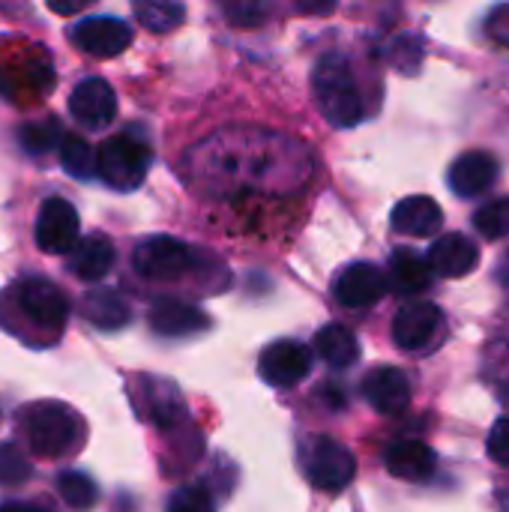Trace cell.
<instances>
[{
    "label": "cell",
    "instance_id": "6da1fadb",
    "mask_svg": "<svg viewBox=\"0 0 509 512\" xmlns=\"http://www.w3.org/2000/svg\"><path fill=\"white\" fill-rule=\"evenodd\" d=\"M18 429L39 459H63L84 444V420L63 402H33L18 411Z\"/></svg>",
    "mask_w": 509,
    "mask_h": 512
},
{
    "label": "cell",
    "instance_id": "7a4b0ae2",
    "mask_svg": "<svg viewBox=\"0 0 509 512\" xmlns=\"http://www.w3.org/2000/svg\"><path fill=\"white\" fill-rule=\"evenodd\" d=\"M312 87H315L321 114L333 126L351 129L363 120V96L357 90L351 63L342 54L321 57V63L315 66V75H312Z\"/></svg>",
    "mask_w": 509,
    "mask_h": 512
},
{
    "label": "cell",
    "instance_id": "3957f363",
    "mask_svg": "<svg viewBox=\"0 0 509 512\" xmlns=\"http://www.w3.org/2000/svg\"><path fill=\"white\" fill-rule=\"evenodd\" d=\"M6 300H9V309L33 333H42L51 342L63 333V327L69 321V300L51 279H42V276L18 279L12 285V291L6 294Z\"/></svg>",
    "mask_w": 509,
    "mask_h": 512
},
{
    "label": "cell",
    "instance_id": "277c9868",
    "mask_svg": "<svg viewBox=\"0 0 509 512\" xmlns=\"http://www.w3.org/2000/svg\"><path fill=\"white\" fill-rule=\"evenodd\" d=\"M153 165V150L135 132H117L102 141L96 153V174L105 186L117 192H132L147 180Z\"/></svg>",
    "mask_w": 509,
    "mask_h": 512
},
{
    "label": "cell",
    "instance_id": "5b68a950",
    "mask_svg": "<svg viewBox=\"0 0 509 512\" xmlns=\"http://www.w3.org/2000/svg\"><path fill=\"white\" fill-rule=\"evenodd\" d=\"M132 267L141 279L150 282H174L195 270V249L177 237L153 234L144 237L132 252Z\"/></svg>",
    "mask_w": 509,
    "mask_h": 512
},
{
    "label": "cell",
    "instance_id": "8992f818",
    "mask_svg": "<svg viewBox=\"0 0 509 512\" xmlns=\"http://www.w3.org/2000/svg\"><path fill=\"white\" fill-rule=\"evenodd\" d=\"M303 471L318 492H342L351 486L357 474V462L345 444L333 438H315L303 459Z\"/></svg>",
    "mask_w": 509,
    "mask_h": 512
},
{
    "label": "cell",
    "instance_id": "52a82bcc",
    "mask_svg": "<svg viewBox=\"0 0 509 512\" xmlns=\"http://www.w3.org/2000/svg\"><path fill=\"white\" fill-rule=\"evenodd\" d=\"M309 372H312V351L303 342L279 339L261 351L258 375H261V381H267L276 390L297 387L303 378H309Z\"/></svg>",
    "mask_w": 509,
    "mask_h": 512
},
{
    "label": "cell",
    "instance_id": "ba28073f",
    "mask_svg": "<svg viewBox=\"0 0 509 512\" xmlns=\"http://www.w3.org/2000/svg\"><path fill=\"white\" fill-rule=\"evenodd\" d=\"M78 231H81L78 213H75V207L66 198H48L39 207L33 237H36V246L42 252H48V255H69L75 249V243H78Z\"/></svg>",
    "mask_w": 509,
    "mask_h": 512
},
{
    "label": "cell",
    "instance_id": "9c48e42d",
    "mask_svg": "<svg viewBox=\"0 0 509 512\" xmlns=\"http://www.w3.org/2000/svg\"><path fill=\"white\" fill-rule=\"evenodd\" d=\"M141 393H132V402L138 408V417L150 420L162 432H177V426L186 420V405L174 381L165 378H141Z\"/></svg>",
    "mask_w": 509,
    "mask_h": 512
},
{
    "label": "cell",
    "instance_id": "30bf717a",
    "mask_svg": "<svg viewBox=\"0 0 509 512\" xmlns=\"http://www.w3.org/2000/svg\"><path fill=\"white\" fill-rule=\"evenodd\" d=\"M69 39L90 57H117L132 45V27L117 15H96L78 21L69 30Z\"/></svg>",
    "mask_w": 509,
    "mask_h": 512
},
{
    "label": "cell",
    "instance_id": "8fae6325",
    "mask_svg": "<svg viewBox=\"0 0 509 512\" xmlns=\"http://www.w3.org/2000/svg\"><path fill=\"white\" fill-rule=\"evenodd\" d=\"M387 276L375 264H348L336 279H333V297L345 309H369L387 294Z\"/></svg>",
    "mask_w": 509,
    "mask_h": 512
},
{
    "label": "cell",
    "instance_id": "7c38bea8",
    "mask_svg": "<svg viewBox=\"0 0 509 512\" xmlns=\"http://www.w3.org/2000/svg\"><path fill=\"white\" fill-rule=\"evenodd\" d=\"M441 324H444V318L435 303L411 300L393 318V339L402 351H423L432 345Z\"/></svg>",
    "mask_w": 509,
    "mask_h": 512
},
{
    "label": "cell",
    "instance_id": "4fadbf2b",
    "mask_svg": "<svg viewBox=\"0 0 509 512\" xmlns=\"http://www.w3.org/2000/svg\"><path fill=\"white\" fill-rule=\"evenodd\" d=\"M69 114L84 129H102L117 117V96L105 78H84L69 93Z\"/></svg>",
    "mask_w": 509,
    "mask_h": 512
},
{
    "label": "cell",
    "instance_id": "5bb4252c",
    "mask_svg": "<svg viewBox=\"0 0 509 512\" xmlns=\"http://www.w3.org/2000/svg\"><path fill=\"white\" fill-rule=\"evenodd\" d=\"M429 270L435 276H444V279H462L468 273L477 270L480 264V249L471 237L465 234H444L432 243L429 249V258H426Z\"/></svg>",
    "mask_w": 509,
    "mask_h": 512
},
{
    "label": "cell",
    "instance_id": "9a60e30c",
    "mask_svg": "<svg viewBox=\"0 0 509 512\" xmlns=\"http://www.w3.org/2000/svg\"><path fill=\"white\" fill-rule=\"evenodd\" d=\"M363 399L381 414H402L411 405V381L402 369L381 366L363 378Z\"/></svg>",
    "mask_w": 509,
    "mask_h": 512
},
{
    "label": "cell",
    "instance_id": "2e32d148",
    "mask_svg": "<svg viewBox=\"0 0 509 512\" xmlns=\"http://www.w3.org/2000/svg\"><path fill=\"white\" fill-rule=\"evenodd\" d=\"M498 180V159L486 150H471L459 156L450 168V189L459 198H477L489 192Z\"/></svg>",
    "mask_w": 509,
    "mask_h": 512
},
{
    "label": "cell",
    "instance_id": "e0dca14e",
    "mask_svg": "<svg viewBox=\"0 0 509 512\" xmlns=\"http://www.w3.org/2000/svg\"><path fill=\"white\" fill-rule=\"evenodd\" d=\"M207 327H210V318L198 306H189L183 300H156L150 309V330L156 336L183 339V336H195Z\"/></svg>",
    "mask_w": 509,
    "mask_h": 512
},
{
    "label": "cell",
    "instance_id": "ac0fdd59",
    "mask_svg": "<svg viewBox=\"0 0 509 512\" xmlns=\"http://www.w3.org/2000/svg\"><path fill=\"white\" fill-rule=\"evenodd\" d=\"M441 222H444V213H441L438 201L429 195L402 198L390 216L393 231H399L405 237H435L441 231Z\"/></svg>",
    "mask_w": 509,
    "mask_h": 512
},
{
    "label": "cell",
    "instance_id": "d6986e66",
    "mask_svg": "<svg viewBox=\"0 0 509 512\" xmlns=\"http://www.w3.org/2000/svg\"><path fill=\"white\" fill-rule=\"evenodd\" d=\"M114 261H117V249L105 234H90L78 240L75 249L69 252V270L81 282H102L111 273Z\"/></svg>",
    "mask_w": 509,
    "mask_h": 512
},
{
    "label": "cell",
    "instance_id": "ffe728a7",
    "mask_svg": "<svg viewBox=\"0 0 509 512\" xmlns=\"http://www.w3.org/2000/svg\"><path fill=\"white\" fill-rule=\"evenodd\" d=\"M384 465L393 477L408 480V483H423L435 474L438 468V456L429 444L423 441H399L393 447H387Z\"/></svg>",
    "mask_w": 509,
    "mask_h": 512
},
{
    "label": "cell",
    "instance_id": "44dd1931",
    "mask_svg": "<svg viewBox=\"0 0 509 512\" xmlns=\"http://www.w3.org/2000/svg\"><path fill=\"white\" fill-rule=\"evenodd\" d=\"M81 318L87 324H93L96 330L114 333V330H123L132 321V312H129V303L117 291H111V288H90L81 297Z\"/></svg>",
    "mask_w": 509,
    "mask_h": 512
},
{
    "label": "cell",
    "instance_id": "7402d4cb",
    "mask_svg": "<svg viewBox=\"0 0 509 512\" xmlns=\"http://www.w3.org/2000/svg\"><path fill=\"white\" fill-rule=\"evenodd\" d=\"M384 276H387V288H393L396 294H405V297L423 294L426 288H432V279H435V273L429 270L426 258L411 252V249L393 252L390 273H384Z\"/></svg>",
    "mask_w": 509,
    "mask_h": 512
},
{
    "label": "cell",
    "instance_id": "603a6c76",
    "mask_svg": "<svg viewBox=\"0 0 509 512\" xmlns=\"http://www.w3.org/2000/svg\"><path fill=\"white\" fill-rule=\"evenodd\" d=\"M315 351L330 369H351L360 360L357 336L342 324H327L315 333Z\"/></svg>",
    "mask_w": 509,
    "mask_h": 512
},
{
    "label": "cell",
    "instance_id": "cb8c5ba5",
    "mask_svg": "<svg viewBox=\"0 0 509 512\" xmlns=\"http://www.w3.org/2000/svg\"><path fill=\"white\" fill-rule=\"evenodd\" d=\"M57 150H60V165H63L72 177L87 180V177L96 174V153H93V147H90L81 135L63 132Z\"/></svg>",
    "mask_w": 509,
    "mask_h": 512
},
{
    "label": "cell",
    "instance_id": "d4e9b609",
    "mask_svg": "<svg viewBox=\"0 0 509 512\" xmlns=\"http://www.w3.org/2000/svg\"><path fill=\"white\" fill-rule=\"evenodd\" d=\"M57 495L63 498L66 507H72V510L78 512H87L96 504L99 489H96V483H93L84 471H63V474L57 477Z\"/></svg>",
    "mask_w": 509,
    "mask_h": 512
},
{
    "label": "cell",
    "instance_id": "484cf974",
    "mask_svg": "<svg viewBox=\"0 0 509 512\" xmlns=\"http://www.w3.org/2000/svg\"><path fill=\"white\" fill-rule=\"evenodd\" d=\"M132 12H135V18H138L147 30H153V33H168V30L180 27L183 18H186V9H183L180 3H162V0L135 3Z\"/></svg>",
    "mask_w": 509,
    "mask_h": 512
},
{
    "label": "cell",
    "instance_id": "4316f807",
    "mask_svg": "<svg viewBox=\"0 0 509 512\" xmlns=\"http://www.w3.org/2000/svg\"><path fill=\"white\" fill-rule=\"evenodd\" d=\"M60 138H63V126L57 117L30 120L18 129V141L27 153H48L51 147H60Z\"/></svg>",
    "mask_w": 509,
    "mask_h": 512
},
{
    "label": "cell",
    "instance_id": "83f0119b",
    "mask_svg": "<svg viewBox=\"0 0 509 512\" xmlns=\"http://www.w3.org/2000/svg\"><path fill=\"white\" fill-rule=\"evenodd\" d=\"M33 477V465L15 444H0V486H21Z\"/></svg>",
    "mask_w": 509,
    "mask_h": 512
},
{
    "label": "cell",
    "instance_id": "f1b7e54d",
    "mask_svg": "<svg viewBox=\"0 0 509 512\" xmlns=\"http://www.w3.org/2000/svg\"><path fill=\"white\" fill-rule=\"evenodd\" d=\"M474 225L483 237L489 240H498V237H507L509 234V198L504 201H492L486 207L477 210L474 216Z\"/></svg>",
    "mask_w": 509,
    "mask_h": 512
},
{
    "label": "cell",
    "instance_id": "f546056e",
    "mask_svg": "<svg viewBox=\"0 0 509 512\" xmlns=\"http://www.w3.org/2000/svg\"><path fill=\"white\" fill-rule=\"evenodd\" d=\"M165 512H216V507H213V498L207 495V489L186 486L168 498V510Z\"/></svg>",
    "mask_w": 509,
    "mask_h": 512
},
{
    "label": "cell",
    "instance_id": "4dcf8cb0",
    "mask_svg": "<svg viewBox=\"0 0 509 512\" xmlns=\"http://www.w3.org/2000/svg\"><path fill=\"white\" fill-rule=\"evenodd\" d=\"M393 63H396L405 75H411V72L423 63V48H420V42H417L414 36H399V39L393 42Z\"/></svg>",
    "mask_w": 509,
    "mask_h": 512
},
{
    "label": "cell",
    "instance_id": "1f68e13d",
    "mask_svg": "<svg viewBox=\"0 0 509 512\" xmlns=\"http://www.w3.org/2000/svg\"><path fill=\"white\" fill-rule=\"evenodd\" d=\"M489 456L498 465H509V417H501L489 432Z\"/></svg>",
    "mask_w": 509,
    "mask_h": 512
},
{
    "label": "cell",
    "instance_id": "d6a6232c",
    "mask_svg": "<svg viewBox=\"0 0 509 512\" xmlns=\"http://www.w3.org/2000/svg\"><path fill=\"white\" fill-rule=\"evenodd\" d=\"M225 15L231 18L234 27H255V24H261V18L267 15V9L258 6V3H240V6H228Z\"/></svg>",
    "mask_w": 509,
    "mask_h": 512
},
{
    "label": "cell",
    "instance_id": "836d02e7",
    "mask_svg": "<svg viewBox=\"0 0 509 512\" xmlns=\"http://www.w3.org/2000/svg\"><path fill=\"white\" fill-rule=\"evenodd\" d=\"M486 33H489V39H495L498 45L509 48V3L498 6V9L489 15V21H486Z\"/></svg>",
    "mask_w": 509,
    "mask_h": 512
},
{
    "label": "cell",
    "instance_id": "e575fe53",
    "mask_svg": "<svg viewBox=\"0 0 509 512\" xmlns=\"http://www.w3.org/2000/svg\"><path fill=\"white\" fill-rule=\"evenodd\" d=\"M0 512H51L42 504H27V501H3Z\"/></svg>",
    "mask_w": 509,
    "mask_h": 512
},
{
    "label": "cell",
    "instance_id": "d590c367",
    "mask_svg": "<svg viewBox=\"0 0 509 512\" xmlns=\"http://www.w3.org/2000/svg\"><path fill=\"white\" fill-rule=\"evenodd\" d=\"M81 6H84V0H75V3H54V0H51V3H48V9H51V12H60V15H72V12H78Z\"/></svg>",
    "mask_w": 509,
    "mask_h": 512
},
{
    "label": "cell",
    "instance_id": "8d00e7d4",
    "mask_svg": "<svg viewBox=\"0 0 509 512\" xmlns=\"http://www.w3.org/2000/svg\"><path fill=\"white\" fill-rule=\"evenodd\" d=\"M498 279L504 282V285H509V252L504 255V261H501V270H498Z\"/></svg>",
    "mask_w": 509,
    "mask_h": 512
},
{
    "label": "cell",
    "instance_id": "74e56055",
    "mask_svg": "<svg viewBox=\"0 0 509 512\" xmlns=\"http://www.w3.org/2000/svg\"><path fill=\"white\" fill-rule=\"evenodd\" d=\"M504 510L509 512V495H504Z\"/></svg>",
    "mask_w": 509,
    "mask_h": 512
}]
</instances>
